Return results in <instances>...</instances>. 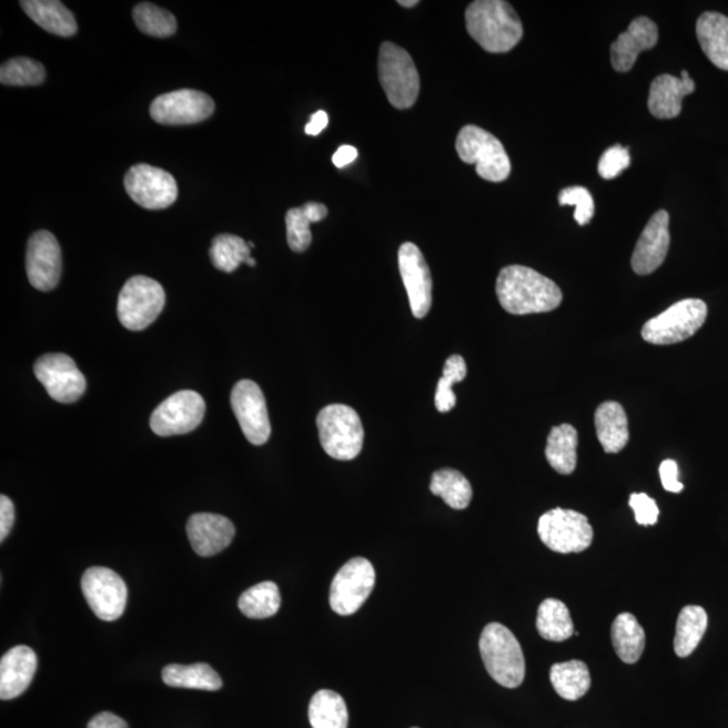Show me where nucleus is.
<instances>
[{
	"instance_id": "28",
	"label": "nucleus",
	"mask_w": 728,
	"mask_h": 728,
	"mask_svg": "<svg viewBox=\"0 0 728 728\" xmlns=\"http://www.w3.org/2000/svg\"><path fill=\"white\" fill-rule=\"evenodd\" d=\"M328 209L322 203H306L300 209L289 210L285 218L289 247L294 253H304L312 244L311 224L322 222Z\"/></svg>"
},
{
	"instance_id": "45",
	"label": "nucleus",
	"mask_w": 728,
	"mask_h": 728,
	"mask_svg": "<svg viewBox=\"0 0 728 728\" xmlns=\"http://www.w3.org/2000/svg\"><path fill=\"white\" fill-rule=\"evenodd\" d=\"M16 520V508L9 497H0V542H4L10 535Z\"/></svg>"
},
{
	"instance_id": "14",
	"label": "nucleus",
	"mask_w": 728,
	"mask_h": 728,
	"mask_svg": "<svg viewBox=\"0 0 728 728\" xmlns=\"http://www.w3.org/2000/svg\"><path fill=\"white\" fill-rule=\"evenodd\" d=\"M34 374L48 394L60 404L77 403L85 393L87 382L78 364L65 354H48L36 362Z\"/></svg>"
},
{
	"instance_id": "53",
	"label": "nucleus",
	"mask_w": 728,
	"mask_h": 728,
	"mask_svg": "<svg viewBox=\"0 0 728 728\" xmlns=\"http://www.w3.org/2000/svg\"><path fill=\"white\" fill-rule=\"evenodd\" d=\"M414 728H417V727H414Z\"/></svg>"
},
{
	"instance_id": "22",
	"label": "nucleus",
	"mask_w": 728,
	"mask_h": 728,
	"mask_svg": "<svg viewBox=\"0 0 728 728\" xmlns=\"http://www.w3.org/2000/svg\"><path fill=\"white\" fill-rule=\"evenodd\" d=\"M36 651L20 645L10 649L0 660V698L11 700L21 696L30 686L37 671Z\"/></svg>"
},
{
	"instance_id": "17",
	"label": "nucleus",
	"mask_w": 728,
	"mask_h": 728,
	"mask_svg": "<svg viewBox=\"0 0 728 728\" xmlns=\"http://www.w3.org/2000/svg\"><path fill=\"white\" fill-rule=\"evenodd\" d=\"M398 267L414 317L424 318L432 306V275L422 250L406 242L398 250Z\"/></svg>"
},
{
	"instance_id": "40",
	"label": "nucleus",
	"mask_w": 728,
	"mask_h": 728,
	"mask_svg": "<svg viewBox=\"0 0 728 728\" xmlns=\"http://www.w3.org/2000/svg\"><path fill=\"white\" fill-rule=\"evenodd\" d=\"M47 78L46 68L28 58L11 59L0 68V81L4 85H39Z\"/></svg>"
},
{
	"instance_id": "42",
	"label": "nucleus",
	"mask_w": 728,
	"mask_h": 728,
	"mask_svg": "<svg viewBox=\"0 0 728 728\" xmlns=\"http://www.w3.org/2000/svg\"><path fill=\"white\" fill-rule=\"evenodd\" d=\"M631 162L629 149L615 144V146L607 149L604 155L600 156L598 172L600 178L605 180H613L618 178L625 169L629 168Z\"/></svg>"
},
{
	"instance_id": "16",
	"label": "nucleus",
	"mask_w": 728,
	"mask_h": 728,
	"mask_svg": "<svg viewBox=\"0 0 728 728\" xmlns=\"http://www.w3.org/2000/svg\"><path fill=\"white\" fill-rule=\"evenodd\" d=\"M215 111V103L204 92L180 90L154 99L150 115L156 123L168 125L194 124L209 119Z\"/></svg>"
},
{
	"instance_id": "27",
	"label": "nucleus",
	"mask_w": 728,
	"mask_h": 728,
	"mask_svg": "<svg viewBox=\"0 0 728 728\" xmlns=\"http://www.w3.org/2000/svg\"><path fill=\"white\" fill-rule=\"evenodd\" d=\"M577 444H579V435L573 425L563 424L550 431L545 456L556 473L574 474L577 464Z\"/></svg>"
},
{
	"instance_id": "15",
	"label": "nucleus",
	"mask_w": 728,
	"mask_h": 728,
	"mask_svg": "<svg viewBox=\"0 0 728 728\" xmlns=\"http://www.w3.org/2000/svg\"><path fill=\"white\" fill-rule=\"evenodd\" d=\"M231 406L247 441L254 445L267 443L272 425L261 387L249 380L237 382L231 392Z\"/></svg>"
},
{
	"instance_id": "13",
	"label": "nucleus",
	"mask_w": 728,
	"mask_h": 728,
	"mask_svg": "<svg viewBox=\"0 0 728 728\" xmlns=\"http://www.w3.org/2000/svg\"><path fill=\"white\" fill-rule=\"evenodd\" d=\"M124 188L134 203L152 211L165 210L179 198V186L173 175L146 163L130 169L124 178Z\"/></svg>"
},
{
	"instance_id": "21",
	"label": "nucleus",
	"mask_w": 728,
	"mask_h": 728,
	"mask_svg": "<svg viewBox=\"0 0 728 728\" xmlns=\"http://www.w3.org/2000/svg\"><path fill=\"white\" fill-rule=\"evenodd\" d=\"M658 42V28L648 17L636 18L629 29L618 37L610 49L611 65L625 73L636 64L638 55L653 49Z\"/></svg>"
},
{
	"instance_id": "26",
	"label": "nucleus",
	"mask_w": 728,
	"mask_h": 728,
	"mask_svg": "<svg viewBox=\"0 0 728 728\" xmlns=\"http://www.w3.org/2000/svg\"><path fill=\"white\" fill-rule=\"evenodd\" d=\"M21 6L30 20L49 33L60 37L78 33L77 20L59 0H22Z\"/></svg>"
},
{
	"instance_id": "43",
	"label": "nucleus",
	"mask_w": 728,
	"mask_h": 728,
	"mask_svg": "<svg viewBox=\"0 0 728 728\" xmlns=\"http://www.w3.org/2000/svg\"><path fill=\"white\" fill-rule=\"evenodd\" d=\"M629 505L633 508L634 516H636V520L639 525L651 526L658 523L660 508H658L657 502L651 499L649 495L644 493L631 494Z\"/></svg>"
},
{
	"instance_id": "30",
	"label": "nucleus",
	"mask_w": 728,
	"mask_h": 728,
	"mask_svg": "<svg viewBox=\"0 0 728 728\" xmlns=\"http://www.w3.org/2000/svg\"><path fill=\"white\" fill-rule=\"evenodd\" d=\"M615 651L625 664H636L645 650L646 636L643 626L630 613L619 614L611 627Z\"/></svg>"
},
{
	"instance_id": "9",
	"label": "nucleus",
	"mask_w": 728,
	"mask_h": 728,
	"mask_svg": "<svg viewBox=\"0 0 728 728\" xmlns=\"http://www.w3.org/2000/svg\"><path fill=\"white\" fill-rule=\"evenodd\" d=\"M537 532L550 550L563 555L580 554L594 542V529L585 514L560 507L543 514Z\"/></svg>"
},
{
	"instance_id": "41",
	"label": "nucleus",
	"mask_w": 728,
	"mask_h": 728,
	"mask_svg": "<svg viewBox=\"0 0 728 728\" xmlns=\"http://www.w3.org/2000/svg\"><path fill=\"white\" fill-rule=\"evenodd\" d=\"M558 204L575 205V221L579 225H586L593 221L595 215V203L593 194L583 186H569L558 194Z\"/></svg>"
},
{
	"instance_id": "51",
	"label": "nucleus",
	"mask_w": 728,
	"mask_h": 728,
	"mask_svg": "<svg viewBox=\"0 0 728 728\" xmlns=\"http://www.w3.org/2000/svg\"><path fill=\"white\" fill-rule=\"evenodd\" d=\"M681 79H684V80L689 79V74H688L687 71L681 72Z\"/></svg>"
},
{
	"instance_id": "10",
	"label": "nucleus",
	"mask_w": 728,
	"mask_h": 728,
	"mask_svg": "<svg viewBox=\"0 0 728 728\" xmlns=\"http://www.w3.org/2000/svg\"><path fill=\"white\" fill-rule=\"evenodd\" d=\"M375 569L367 558L355 557L338 569L332 582L330 604L338 615L355 614L372 595Z\"/></svg>"
},
{
	"instance_id": "6",
	"label": "nucleus",
	"mask_w": 728,
	"mask_h": 728,
	"mask_svg": "<svg viewBox=\"0 0 728 728\" xmlns=\"http://www.w3.org/2000/svg\"><path fill=\"white\" fill-rule=\"evenodd\" d=\"M378 73L388 102L395 109L407 110L417 102L419 74L412 55L393 42L380 49Z\"/></svg>"
},
{
	"instance_id": "36",
	"label": "nucleus",
	"mask_w": 728,
	"mask_h": 728,
	"mask_svg": "<svg viewBox=\"0 0 728 728\" xmlns=\"http://www.w3.org/2000/svg\"><path fill=\"white\" fill-rule=\"evenodd\" d=\"M240 610L251 619H265L277 614L281 607L280 588L273 582H263L244 592Z\"/></svg>"
},
{
	"instance_id": "2",
	"label": "nucleus",
	"mask_w": 728,
	"mask_h": 728,
	"mask_svg": "<svg viewBox=\"0 0 728 728\" xmlns=\"http://www.w3.org/2000/svg\"><path fill=\"white\" fill-rule=\"evenodd\" d=\"M468 34L488 53H507L523 40L524 28L516 10L504 0H478L466 11Z\"/></svg>"
},
{
	"instance_id": "38",
	"label": "nucleus",
	"mask_w": 728,
	"mask_h": 728,
	"mask_svg": "<svg viewBox=\"0 0 728 728\" xmlns=\"http://www.w3.org/2000/svg\"><path fill=\"white\" fill-rule=\"evenodd\" d=\"M133 16L138 29L156 39H166L178 31V21L172 12L153 3L144 2L135 6Z\"/></svg>"
},
{
	"instance_id": "48",
	"label": "nucleus",
	"mask_w": 728,
	"mask_h": 728,
	"mask_svg": "<svg viewBox=\"0 0 728 728\" xmlns=\"http://www.w3.org/2000/svg\"><path fill=\"white\" fill-rule=\"evenodd\" d=\"M328 125V115L325 111H317L312 115L310 123L306 124L305 133L316 136Z\"/></svg>"
},
{
	"instance_id": "8",
	"label": "nucleus",
	"mask_w": 728,
	"mask_h": 728,
	"mask_svg": "<svg viewBox=\"0 0 728 728\" xmlns=\"http://www.w3.org/2000/svg\"><path fill=\"white\" fill-rule=\"evenodd\" d=\"M166 303L160 282L135 275L125 282L118 297V317L124 328L142 331L153 324Z\"/></svg>"
},
{
	"instance_id": "49",
	"label": "nucleus",
	"mask_w": 728,
	"mask_h": 728,
	"mask_svg": "<svg viewBox=\"0 0 728 728\" xmlns=\"http://www.w3.org/2000/svg\"><path fill=\"white\" fill-rule=\"evenodd\" d=\"M418 3V0H400L398 2L403 8H414V6H417Z\"/></svg>"
},
{
	"instance_id": "23",
	"label": "nucleus",
	"mask_w": 728,
	"mask_h": 728,
	"mask_svg": "<svg viewBox=\"0 0 728 728\" xmlns=\"http://www.w3.org/2000/svg\"><path fill=\"white\" fill-rule=\"evenodd\" d=\"M695 91L692 79H681L671 74H661L653 80L648 107L650 114L657 119H674L680 115L683 99Z\"/></svg>"
},
{
	"instance_id": "1",
	"label": "nucleus",
	"mask_w": 728,
	"mask_h": 728,
	"mask_svg": "<svg viewBox=\"0 0 728 728\" xmlns=\"http://www.w3.org/2000/svg\"><path fill=\"white\" fill-rule=\"evenodd\" d=\"M495 289L502 307L512 315L552 312L563 303L556 282L526 266L502 269Z\"/></svg>"
},
{
	"instance_id": "44",
	"label": "nucleus",
	"mask_w": 728,
	"mask_h": 728,
	"mask_svg": "<svg viewBox=\"0 0 728 728\" xmlns=\"http://www.w3.org/2000/svg\"><path fill=\"white\" fill-rule=\"evenodd\" d=\"M660 478L665 489L669 493L683 492V483L679 482V467L675 461H664L660 466Z\"/></svg>"
},
{
	"instance_id": "46",
	"label": "nucleus",
	"mask_w": 728,
	"mask_h": 728,
	"mask_svg": "<svg viewBox=\"0 0 728 728\" xmlns=\"http://www.w3.org/2000/svg\"><path fill=\"white\" fill-rule=\"evenodd\" d=\"M88 728H129L122 718L111 712H102L92 718Z\"/></svg>"
},
{
	"instance_id": "20",
	"label": "nucleus",
	"mask_w": 728,
	"mask_h": 728,
	"mask_svg": "<svg viewBox=\"0 0 728 728\" xmlns=\"http://www.w3.org/2000/svg\"><path fill=\"white\" fill-rule=\"evenodd\" d=\"M188 538L199 556L221 554L235 537V526L219 514L198 513L188 520Z\"/></svg>"
},
{
	"instance_id": "33",
	"label": "nucleus",
	"mask_w": 728,
	"mask_h": 728,
	"mask_svg": "<svg viewBox=\"0 0 728 728\" xmlns=\"http://www.w3.org/2000/svg\"><path fill=\"white\" fill-rule=\"evenodd\" d=\"M708 615L700 606L684 607L676 625L675 653L681 658L692 655L705 637Z\"/></svg>"
},
{
	"instance_id": "39",
	"label": "nucleus",
	"mask_w": 728,
	"mask_h": 728,
	"mask_svg": "<svg viewBox=\"0 0 728 728\" xmlns=\"http://www.w3.org/2000/svg\"><path fill=\"white\" fill-rule=\"evenodd\" d=\"M467 376V364L461 355H452L445 362L443 378L438 381L435 404L437 411L447 413L456 405V395L452 386L459 384Z\"/></svg>"
},
{
	"instance_id": "19",
	"label": "nucleus",
	"mask_w": 728,
	"mask_h": 728,
	"mask_svg": "<svg viewBox=\"0 0 728 728\" xmlns=\"http://www.w3.org/2000/svg\"><path fill=\"white\" fill-rule=\"evenodd\" d=\"M670 244L669 213L657 211L646 224L631 256V267L638 275L656 272L667 259Z\"/></svg>"
},
{
	"instance_id": "52",
	"label": "nucleus",
	"mask_w": 728,
	"mask_h": 728,
	"mask_svg": "<svg viewBox=\"0 0 728 728\" xmlns=\"http://www.w3.org/2000/svg\"><path fill=\"white\" fill-rule=\"evenodd\" d=\"M247 243H249V247H250V249H254V247H255V244H254L253 242H247Z\"/></svg>"
},
{
	"instance_id": "3",
	"label": "nucleus",
	"mask_w": 728,
	"mask_h": 728,
	"mask_svg": "<svg viewBox=\"0 0 728 728\" xmlns=\"http://www.w3.org/2000/svg\"><path fill=\"white\" fill-rule=\"evenodd\" d=\"M479 649L483 663L499 686L517 688L524 683L526 665L523 648L514 634L501 624L482 631Z\"/></svg>"
},
{
	"instance_id": "24",
	"label": "nucleus",
	"mask_w": 728,
	"mask_h": 728,
	"mask_svg": "<svg viewBox=\"0 0 728 728\" xmlns=\"http://www.w3.org/2000/svg\"><path fill=\"white\" fill-rule=\"evenodd\" d=\"M596 436L607 454H618L629 443L630 432L623 405L607 401L595 412Z\"/></svg>"
},
{
	"instance_id": "35",
	"label": "nucleus",
	"mask_w": 728,
	"mask_h": 728,
	"mask_svg": "<svg viewBox=\"0 0 728 728\" xmlns=\"http://www.w3.org/2000/svg\"><path fill=\"white\" fill-rule=\"evenodd\" d=\"M431 492L455 510L468 507L473 499V487L466 476L452 468L438 469L432 475Z\"/></svg>"
},
{
	"instance_id": "34",
	"label": "nucleus",
	"mask_w": 728,
	"mask_h": 728,
	"mask_svg": "<svg viewBox=\"0 0 728 728\" xmlns=\"http://www.w3.org/2000/svg\"><path fill=\"white\" fill-rule=\"evenodd\" d=\"M307 715L312 728H348L347 705L334 690H318L311 700Z\"/></svg>"
},
{
	"instance_id": "47",
	"label": "nucleus",
	"mask_w": 728,
	"mask_h": 728,
	"mask_svg": "<svg viewBox=\"0 0 728 728\" xmlns=\"http://www.w3.org/2000/svg\"><path fill=\"white\" fill-rule=\"evenodd\" d=\"M357 150L351 144H343L337 149V152L332 156V162L338 169L345 168L356 160Z\"/></svg>"
},
{
	"instance_id": "4",
	"label": "nucleus",
	"mask_w": 728,
	"mask_h": 728,
	"mask_svg": "<svg viewBox=\"0 0 728 728\" xmlns=\"http://www.w3.org/2000/svg\"><path fill=\"white\" fill-rule=\"evenodd\" d=\"M320 443L336 461H353L361 454L364 429L360 414L347 405L325 406L317 416Z\"/></svg>"
},
{
	"instance_id": "31",
	"label": "nucleus",
	"mask_w": 728,
	"mask_h": 728,
	"mask_svg": "<svg viewBox=\"0 0 728 728\" xmlns=\"http://www.w3.org/2000/svg\"><path fill=\"white\" fill-rule=\"evenodd\" d=\"M550 683L560 698L575 701L592 688V675L587 664L580 660L558 663L550 668Z\"/></svg>"
},
{
	"instance_id": "25",
	"label": "nucleus",
	"mask_w": 728,
	"mask_h": 728,
	"mask_svg": "<svg viewBox=\"0 0 728 728\" xmlns=\"http://www.w3.org/2000/svg\"><path fill=\"white\" fill-rule=\"evenodd\" d=\"M696 34L708 60L728 72V17L705 12L696 23Z\"/></svg>"
},
{
	"instance_id": "50",
	"label": "nucleus",
	"mask_w": 728,
	"mask_h": 728,
	"mask_svg": "<svg viewBox=\"0 0 728 728\" xmlns=\"http://www.w3.org/2000/svg\"><path fill=\"white\" fill-rule=\"evenodd\" d=\"M247 265H249L250 267H254V266L256 265V261H255L254 259H250V260L247 261Z\"/></svg>"
},
{
	"instance_id": "18",
	"label": "nucleus",
	"mask_w": 728,
	"mask_h": 728,
	"mask_svg": "<svg viewBox=\"0 0 728 728\" xmlns=\"http://www.w3.org/2000/svg\"><path fill=\"white\" fill-rule=\"evenodd\" d=\"M62 259L58 240L49 231L31 235L27 251V273L37 291H53L61 279Z\"/></svg>"
},
{
	"instance_id": "37",
	"label": "nucleus",
	"mask_w": 728,
	"mask_h": 728,
	"mask_svg": "<svg viewBox=\"0 0 728 728\" xmlns=\"http://www.w3.org/2000/svg\"><path fill=\"white\" fill-rule=\"evenodd\" d=\"M210 259L218 270L224 273L235 272L242 263L251 259L249 243L242 237L231 234H222L215 237L210 250Z\"/></svg>"
},
{
	"instance_id": "11",
	"label": "nucleus",
	"mask_w": 728,
	"mask_h": 728,
	"mask_svg": "<svg viewBox=\"0 0 728 728\" xmlns=\"http://www.w3.org/2000/svg\"><path fill=\"white\" fill-rule=\"evenodd\" d=\"M81 589L93 614L105 623H114L122 617L128 605V586L114 570L92 567L81 579Z\"/></svg>"
},
{
	"instance_id": "32",
	"label": "nucleus",
	"mask_w": 728,
	"mask_h": 728,
	"mask_svg": "<svg viewBox=\"0 0 728 728\" xmlns=\"http://www.w3.org/2000/svg\"><path fill=\"white\" fill-rule=\"evenodd\" d=\"M537 630L546 641L563 643L574 636V623L562 600L545 599L537 613Z\"/></svg>"
},
{
	"instance_id": "5",
	"label": "nucleus",
	"mask_w": 728,
	"mask_h": 728,
	"mask_svg": "<svg viewBox=\"0 0 728 728\" xmlns=\"http://www.w3.org/2000/svg\"><path fill=\"white\" fill-rule=\"evenodd\" d=\"M456 152L463 162L476 165L479 178L492 182L505 181L512 173L510 159L497 136L478 125H464L456 140Z\"/></svg>"
},
{
	"instance_id": "29",
	"label": "nucleus",
	"mask_w": 728,
	"mask_h": 728,
	"mask_svg": "<svg viewBox=\"0 0 728 728\" xmlns=\"http://www.w3.org/2000/svg\"><path fill=\"white\" fill-rule=\"evenodd\" d=\"M162 680L169 687L200 690H219L223 681L211 665L199 663L192 665L172 664L162 670Z\"/></svg>"
},
{
	"instance_id": "7",
	"label": "nucleus",
	"mask_w": 728,
	"mask_h": 728,
	"mask_svg": "<svg viewBox=\"0 0 728 728\" xmlns=\"http://www.w3.org/2000/svg\"><path fill=\"white\" fill-rule=\"evenodd\" d=\"M707 305L698 299L679 301L661 315L653 317L643 326L645 342L670 345L687 341L698 332L707 318Z\"/></svg>"
},
{
	"instance_id": "12",
	"label": "nucleus",
	"mask_w": 728,
	"mask_h": 728,
	"mask_svg": "<svg viewBox=\"0 0 728 728\" xmlns=\"http://www.w3.org/2000/svg\"><path fill=\"white\" fill-rule=\"evenodd\" d=\"M205 403L196 392L181 391L156 406L150 417V428L156 436L185 435L203 423Z\"/></svg>"
}]
</instances>
